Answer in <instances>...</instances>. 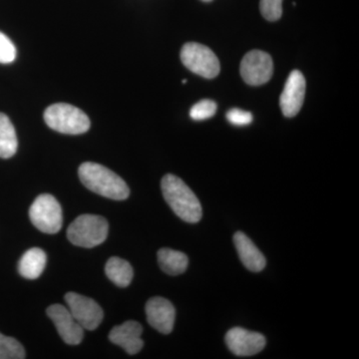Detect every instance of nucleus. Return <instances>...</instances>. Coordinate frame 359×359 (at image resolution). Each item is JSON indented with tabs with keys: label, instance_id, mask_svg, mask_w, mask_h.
I'll return each mask as SVG.
<instances>
[{
	"label": "nucleus",
	"instance_id": "1",
	"mask_svg": "<svg viewBox=\"0 0 359 359\" xmlns=\"http://www.w3.org/2000/svg\"><path fill=\"white\" fill-rule=\"evenodd\" d=\"M80 181L87 189L102 197L115 201L126 200L130 195L128 185L121 177L97 163H83L78 170Z\"/></svg>",
	"mask_w": 359,
	"mask_h": 359
},
{
	"label": "nucleus",
	"instance_id": "2",
	"mask_svg": "<svg viewBox=\"0 0 359 359\" xmlns=\"http://www.w3.org/2000/svg\"><path fill=\"white\" fill-rule=\"evenodd\" d=\"M163 196L175 214L188 223H198L202 218V205L197 196L183 180L168 174L161 182Z\"/></svg>",
	"mask_w": 359,
	"mask_h": 359
},
{
	"label": "nucleus",
	"instance_id": "3",
	"mask_svg": "<svg viewBox=\"0 0 359 359\" xmlns=\"http://www.w3.org/2000/svg\"><path fill=\"white\" fill-rule=\"evenodd\" d=\"M44 121L54 131L68 135L86 133L91 126L83 111L66 103L49 106L44 112Z\"/></svg>",
	"mask_w": 359,
	"mask_h": 359
},
{
	"label": "nucleus",
	"instance_id": "4",
	"mask_svg": "<svg viewBox=\"0 0 359 359\" xmlns=\"http://www.w3.org/2000/svg\"><path fill=\"white\" fill-rule=\"evenodd\" d=\"M107 221L97 215H81L74 219L67 230L68 240L78 247H97L105 242L108 236Z\"/></svg>",
	"mask_w": 359,
	"mask_h": 359
},
{
	"label": "nucleus",
	"instance_id": "5",
	"mask_svg": "<svg viewBox=\"0 0 359 359\" xmlns=\"http://www.w3.org/2000/svg\"><path fill=\"white\" fill-rule=\"evenodd\" d=\"M29 218L35 228L48 235L57 233L62 228V209L49 194H42L35 199L29 209Z\"/></svg>",
	"mask_w": 359,
	"mask_h": 359
},
{
	"label": "nucleus",
	"instance_id": "6",
	"mask_svg": "<svg viewBox=\"0 0 359 359\" xmlns=\"http://www.w3.org/2000/svg\"><path fill=\"white\" fill-rule=\"evenodd\" d=\"M181 60L189 70L205 79L218 76L221 71L216 54L209 47L197 42H188L182 47Z\"/></svg>",
	"mask_w": 359,
	"mask_h": 359
},
{
	"label": "nucleus",
	"instance_id": "7",
	"mask_svg": "<svg viewBox=\"0 0 359 359\" xmlns=\"http://www.w3.org/2000/svg\"><path fill=\"white\" fill-rule=\"evenodd\" d=\"M68 309L84 330H94L102 323L103 309L94 299L76 292L65 294Z\"/></svg>",
	"mask_w": 359,
	"mask_h": 359
},
{
	"label": "nucleus",
	"instance_id": "8",
	"mask_svg": "<svg viewBox=\"0 0 359 359\" xmlns=\"http://www.w3.org/2000/svg\"><path fill=\"white\" fill-rule=\"evenodd\" d=\"M273 74V59L266 52L252 50L243 58L241 75L245 83L252 86H259L268 83Z\"/></svg>",
	"mask_w": 359,
	"mask_h": 359
},
{
	"label": "nucleus",
	"instance_id": "9",
	"mask_svg": "<svg viewBox=\"0 0 359 359\" xmlns=\"http://www.w3.org/2000/svg\"><path fill=\"white\" fill-rule=\"evenodd\" d=\"M47 316L53 321L59 335L65 344L77 346L84 337V328L77 323L69 309L62 304H52L47 309Z\"/></svg>",
	"mask_w": 359,
	"mask_h": 359
},
{
	"label": "nucleus",
	"instance_id": "10",
	"mask_svg": "<svg viewBox=\"0 0 359 359\" xmlns=\"http://www.w3.org/2000/svg\"><path fill=\"white\" fill-rule=\"evenodd\" d=\"M306 79L301 71L294 70L290 72L280 98V109L285 117H294L301 111L306 96Z\"/></svg>",
	"mask_w": 359,
	"mask_h": 359
},
{
	"label": "nucleus",
	"instance_id": "11",
	"mask_svg": "<svg viewBox=\"0 0 359 359\" xmlns=\"http://www.w3.org/2000/svg\"><path fill=\"white\" fill-rule=\"evenodd\" d=\"M226 346L238 356H252L261 353L266 346V339L259 332H250L242 327H233L226 332Z\"/></svg>",
	"mask_w": 359,
	"mask_h": 359
},
{
	"label": "nucleus",
	"instance_id": "12",
	"mask_svg": "<svg viewBox=\"0 0 359 359\" xmlns=\"http://www.w3.org/2000/svg\"><path fill=\"white\" fill-rule=\"evenodd\" d=\"M145 311L151 327L161 334H171L176 318V311L171 302L164 297H152L146 304Z\"/></svg>",
	"mask_w": 359,
	"mask_h": 359
},
{
	"label": "nucleus",
	"instance_id": "13",
	"mask_svg": "<svg viewBox=\"0 0 359 359\" xmlns=\"http://www.w3.org/2000/svg\"><path fill=\"white\" fill-rule=\"evenodd\" d=\"M143 327L138 321L128 320L111 330L109 339L112 344L119 346L127 353L136 354L143 348L144 341L141 339Z\"/></svg>",
	"mask_w": 359,
	"mask_h": 359
},
{
	"label": "nucleus",
	"instance_id": "14",
	"mask_svg": "<svg viewBox=\"0 0 359 359\" xmlns=\"http://www.w3.org/2000/svg\"><path fill=\"white\" fill-rule=\"evenodd\" d=\"M233 243L238 250V257L245 268L254 273L263 271L266 264V257L245 233L243 231L236 233L233 236Z\"/></svg>",
	"mask_w": 359,
	"mask_h": 359
},
{
	"label": "nucleus",
	"instance_id": "15",
	"mask_svg": "<svg viewBox=\"0 0 359 359\" xmlns=\"http://www.w3.org/2000/svg\"><path fill=\"white\" fill-rule=\"evenodd\" d=\"M47 257L44 250L32 248L26 250L18 264V271L23 278L35 280L43 273L46 266Z\"/></svg>",
	"mask_w": 359,
	"mask_h": 359
},
{
	"label": "nucleus",
	"instance_id": "16",
	"mask_svg": "<svg viewBox=\"0 0 359 359\" xmlns=\"http://www.w3.org/2000/svg\"><path fill=\"white\" fill-rule=\"evenodd\" d=\"M158 263L162 271L168 275L179 276L185 273L189 259L184 252L164 248L158 252Z\"/></svg>",
	"mask_w": 359,
	"mask_h": 359
},
{
	"label": "nucleus",
	"instance_id": "17",
	"mask_svg": "<svg viewBox=\"0 0 359 359\" xmlns=\"http://www.w3.org/2000/svg\"><path fill=\"white\" fill-rule=\"evenodd\" d=\"M108 278L120 287H128L133 280L134 271L131 264L121 257H113L105 266Z\"/></svg>",
	"mask_w": 359,
	"mask_h": 359
},
{
	"label": "nucleus",
	"instance_id": "18",
	"mask_svg": "<svg viewBox=\"0 0 359 359\" xmlns=\"http://www.w3.org/2000/svg\"><path fill=\"white\" fill-rule=\"evenodd\" d=\"M18 141L15 129L11 119L0 113V158L8 159L15 155Z\"/></svg>",
	"mask_w": 359,
	"mask_h": 359
},
{
	"label": "nucleus",
	"instance_id": "19",
	"mask_svg": "<svg viewBox=\"0 0 359 359\" xmlns=\"http://www.w3.org/2000/svg\"><path fill=\"white\" fill-rule=\"evenodd\" d=\"M25 347L13 337L0 334V359L25 358Z\"/></svg>",
	"mask_w": 359,
	"mask_h": 359
},
{
	"label": "nucleus",
	"instance_id": "20",
	"mask_svg": "<svg viewBox=\"0 0 359 359\" xmlns=\"http://www.w3.org/2000/svg\"><path fill=\"white\" fill-rule=\"evenodd\" d=\"M217 109H218V106L214 101L204 99V100L196 103L191 108L190 116L195 121H202V120L209 119L216 114Z\"/></svg>",
	"mask_w": 359,
	"mask_h": 359
},
{
	"label": "nucleus",
	"instance_id": "21",
	"mask_svg": "<svg viewBox=\"0 0 359 359\" xmlns=\"http://www.w3.org/2000/svg\"><path fill=\"white\" fill-rule=\"evenodd\" d=\"M259 9L266 20H278L283 15V0H261Z\"/></svg>",
	"mask_w": 359,
	"mask_h": 359
},
{
	"label": "nucleus",
	"instance_id": "22",
	"mask_svg": "<svg viewBox=\"0 0 359 359\" xmlns=\"http://www.w3.org/2000/svg\"><path fill=\"white\" fill-rule=\"evenodd\" d=\"M16 58V48L4 33L0 32V63L9 65Z\"/></svg>",
	"mask_w": 359,
	"mask_h": 359
},
{
	"label": "nucleus",
	"instance_id": "23",
	"mask_svg": "<svg viewBox=\"0 0 359 359\" xmlns=\"http://www.w3.org/2000/svg\"><path fill=\"white\" fill-rule=\"evenodd\" d=\"M226 119L236 126H245L252 122V115L248 111L233 108L226 113Z\"/></svg>",
	"mask_w": 359,
	"mask_h": 359
},
{
	"label": "nucleus",
	"instance_id": "24",
	"mask_svg": "<svg viewBox=\"0 0 359 359\" xmlns=\"http://www.w3.org/2000/svg\"><path fill=\"white\" fill-rule=\"evenodd\" d=\"M202 1H204V2H210V1H212V0H202Z\"/></svg>",
	"mask_w": 359,
	"mask_h": 359
},
{
	"label": "nucleus",
	"instance_id": "25",
	"mask_svg": "<svg viewBox=\"0 0 359 359\" xmlns=\"http://www.w3.org/2000/svg\"><path fill=\"white\" fill-rule=\"evenodd\" d=\"M187 83V80L186 79H184L183 80V84H186Z\"/></svg>",
	"mask_w": 359,
	"mask_h": 359
}]
</instances>
